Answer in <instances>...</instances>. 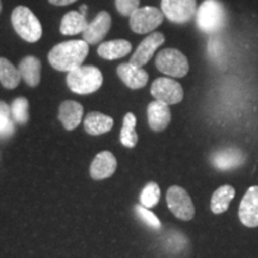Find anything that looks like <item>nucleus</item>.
Wrapping results in <instances>:
<instances>
[{
	"mask_svg": "<svg viewBox=\"0 0 258 258\" xmlns=\"http://www.w3.org/2000/svg\"><path fill=\"white\" fill-rule=\"evenodd\" d=\"M19 73L22 79L30 88H36L41 80V61L35 56H25L19 62Z\"/></svg>",
	"mask_w": 258,
	"mask_h": 258,
	"instance_id": "6ab92c4d",
	"label": "nucleus"
},
{
	"mask_svg": "<svg viewBox=\"0 0 258 258\" xmlns=\"http://www.w3.org/2000/svg\"><path fill=\"white\" fill-rule=\"evenodd\" d=\"M226 24V11L219 0H205L196 11V25L205 34H217Z\"/></svg>",
	"mask_w": 258,
	"mask_h": 258,
	"instance_id": "7ed1b4c3",
	"label": "nucleus"
},
{
	"mask_svg": "<svg viewBox=\"0 0 258 258\" xmlns=\"http://www.w3.org/2000/svg\"><path fill=\"white\" fill-rule=\"evenodd\" d=\"M211 161L215 169L218 170H233L245 163V154L239 148L228 147L215 152L212 156Z\"/></svg>",
	"mask_w": 258,
	"mask_h": 258,
	"instance_id": "ddd939ff",
	"label": "nucleus"
},
{
	"mask_svg": "<svg viewBox=\"0 0 258 258\" xmlns=\"http://www.w3.org/2000/svg\"><path fill=\"white\" fill-rule=\"evenodd\" d=\"M239 219L246 227H258V185L249 188L239 206Z\"/></svg>",
	"mask_w": 258,
	"mask_h": 258,
	"instance_id": "9b49d317",
	"label": "nucleus"
},
{
	"mask_svg": "<svg viewBox=\"0 0 258 258\" xmlns=\"http://www.w3.org/2000/svg\"><path fill=\"white\" fill-rule=\"evenodd\" d=\"M135 212H137L138 217L140 218L147 226L154 228V230H160L161 222L159 219L156 217V214L150 211V208L144 207V206L140 203V205L135 206Z\"/></svg>",
	"mask_w": 258,
	"mask_h": 258,
	"instance_id": "cd10ccee",
	"label": "nucleus"
},
{
	"mask_svg": "<svg viewBox=\"0 0 258 258\" xmlns=\"http://www.w3.org/2000/svg\"><path fill=\"white\" fill-rule=\"evenodd\" d=\"M111 28V16L109 12L102 11L93 18L88 28L83 31V40L89 44H96L101 42Z\"/></svg>",
	"mask_w": 258,
	"mask_h": 258,
	"instance_id": "f8f14e48",
	"label": "nucleus"
},
{
	"mask_svg": "<svg viewBox=\"0 0 258 258\" xmlns=\"http://www.w3.org/2000/svg\"><path fill=\"white\" fill-rule=\"evenodd\" d=\"M135 125H137V118H135L134 114H132V112L125 114L120 139L122 145L128 148L135 147V145L138 143V134L135 132Z\"/></svg>",
	"mask_w": 258,
	"mask_h": 258,
	"instance_id": "b1692460",
	"label": "nucleus"
},
{
	"mask_svg": "<svg viewBox=\"0 0 258 258\" xmlns=\"http://www.w3.org/2000/svg\"><path fill=\"white\" fill-rule=\"evenodd\" d=\"M224 44L217 37H213L208 41V55L212 60L219 61L224 55Z\"/></svg>",
	"mask_w": 258,
	"mask_h": 258,
	"instance_id": "c756f323",
	"label": "nucleus"
},
{
	"mask_svg": "<svg viewBox=\"0 0 258 258\" xmlns=\"http://www.w3.org/2000/svg\"><path fill=\"white\" fill-rule=\"evenodd\" d=\"M2 10H3V4H2V0H0V12H2Z\"/></svg>",
	"mask_w": 258,
	"mask_h": 258,
	"instance_id": "2f4dec72",
	"label": "nucleus"
},
{
	"mask_svg": "<svg viewBox=\"0 0 258 258\" xmlns=\"http://www.w3.org/2000/svg\"><path fill=\"white\" fill-rule=\"evenodd\" d=\"M117 74L122 82L129 89L133 90L143 89L148 82V74L146 71L143 70V67H138L131 62L121 63L117 67Z\"/></svg>",
	"mask_w": 258,
	"mask_h": 258,
	"instance_id": "4468645a",
	"label": "nucleus"
},
{
	"mask_svg": "<svg viewBox=\"0 0 258 258\" xmlns=\"http://www.w3.org/2000/svg\"><path fill=\"white\" fill-rule=\"evenodd\" d=\"M167 207L180 220L189 221L195 215V207L189 194L180 186L173 185L169 188L166 194Z\"/></svg>",
	"mask_w": 258,
	"mask_h": 258,
	"instance_id": "0eeeda50",
	"label": "nucleus"
},
{
	"mask_svg": "<svg viewBox=\"0 0 258 258\" xmlns=\"http://www.w3.org/2000/svg\"><path fill=\"white\" fill-rule=\"evenodd\" d=\"M151 93L157 101L167 105L178 104L184 97L182 85L171 78H158L154 80L151 86Z\"/></svg>",
	"mask_w": 258,
	"mask_h": 258,
	"instance_id": "1a4fd4ad",
	"label": "nucleus"
},
{
	"mask_svg": "<svg viewBox=\"0 0 258 258\" xmlns=\"http://www.w3.org/2000/svg\"><path fill=\"white\" fill-rule=\"evenodd\" d=\"M84 108L82 104L74 101H64L59 109V120L67 131H73L83 120Z\"/></svg>",
	"mask_w": 258,
	"mask_h": 258,
	"instance_id": "f3484780",
	"label": "nucleus"
},
{
	"mask_svg": "<svg viewBox=\"0 0 258 258\" xmlns=\"http://www.w3.org/2000/svg\"><path fill=\"white\" fill-rule=\"evenodd\" d=\"M164 42H165V37H164L161 32H152L139 44V47L135 50L133 56L131 57L129 62L138 67L145 66L148 61L152 59L153 54L156 53V50Z\"/></svg>",
	"mask_w": 258,
	"mask_h": 258,
	"instance_id": "9d476101",
	"label": "nucleus"
},
{
	"mask_svg": "<svg viewBox=\"0 0 258 258\" xmlns=\"http://www.w3.org/2000/svg\"><path fill=\"white\" fill-rule=\"evenodd\" d=\"M157 69L169 77L183 78L189 72L188 59L182 51L167 48L159 51L156 57Z\"/></svg>",
	"mask_w": 258,
	"mask_h": 258,
	"instance_id": "39448f33",
	"label": "nucleus"
},
{
	"mask_svg": "<svg viewBox=\"0 0 258 258\" xmlns=\"http://www.w3.org/2000/svg\"><path fill=\"white\" fill-rule=\"evenodd\" d=\"M235 196V189L231 185H222L215 190L211 200V209L214 214H222L230 207Z\"/></svg>",
	"mask_w": 258,
	"mask_h": 258,
	"instance_id": "4be33fe9",
	"label": "nucleus"
},
{
	"mask_svg": "<svg viewBox=\"0 0 258 258\" xmlns=\"http://www.w3.org/2000/svg\"><path fill=\"white\" fill-rule=\"evenodd\" d=\"M67 85L71 91L78 95H89L96 92L102 86V72L95 66H79L67 74Z\"/></svg>",
	"mask_w": 258,
	"mask_h": 258,
	"instance_id": "f03ea898",
	"label": "nucleus"
},
{
	"mask_svg": "<svg viewBox=\"0 0 258 258\" xmlns=\"http://www.w3.org/2000/svg\"><path fill=\"white\" fill-rule=\"evenodd\" d=\"M161 11L170 22L176 24L188 23L196 16V0H161Z\"/></svg>",
	"mask_w": 258,
	"mask_h": 258,
	"instance_id": "6e6552de",
	"label": "nucleus"
},
{
	"mask_svg": "<svg viewBox=\"0 0 258 258\" xmlns=\"http://www.w3.org/2000/svg\"><path fill=\"white\" fill-rule=\"evenodd\" d=\"M160 199V189L157 183L151 182L146 184V186L143 189L140 195V202L144 207L152 208L159 202Z\"/></svg>",
	"mask_w": 258,
	"mask_h": 258,
	"instance_id": "bb28decb",
	"label": "nucleus"
},
{
	"mask_svg": "<svg viewBox=\"0 0 258 258\" xmlns=\"http://www.w3.org/2000/svg\"><path fill=\"white\" fill-rule=\"evenodd\" d=\"M115 5L122 16L129 17L135 10L139 9L140 0H115Z\"/></svg>",
	"mask_w": 258,
	"mask_h": 258,
	"instance_id": "c85d7f7f",
	"label": "nucleus"
},
{
	"mask_svg": "<svg viewBox=\"0 0 258 258\" xmlns=\"http://www.w3.org/2000/svg\"><path fill=\"white\" fill-rule=\"evenodd\" d=\"M11 114L15 123L25 124L29 120V102L24 97H18L11 104Z\"/></svg>",
	"mask_w": 258,
	"mask_h": 258,
	"instance_id": "a878e982",
	"label": "nucleus"
},
{
	"mask_svg": "<svg viewBox=\"0 0 258 258\" xmlns=\"http://www.w3.org/2000/svg\"><path fill=\"white\" fill-rule=\"evenodd\" d=\"M12 27L24 41L37 42L42 36V25L27 6H17L11 15Z\"/></svg>",
	"mask_w": 258,
	"mask_h": 258,
	"instance_id": "20e7f679",
	"label": "nucleus"
},
{
	"mask_svg": "<svg viewBox=\"0 0 258 258\" xmlns=\"http://www.w3.org/2000/svg\"><path fill=\"white\" fill-rule=\"evenodd\" d=\"M164 21L163 11L153 6L139 8L129 16V25L135 34H148Z\"/></svg>",
	"mask_w": 258,
	"mask_h": 258,
	"instance_id": "423d86ee",
	"label": "nucleus"
},
{
	"mask_svg": "<svg viewBox=\"0 0 258 258\" xmlns=\"http://www.w3.org/2000/svg\"><path fill=\"white\" fill-rule=\"evenodd\" d=\"M15 132V121L12 118L11 106L0 101V138H9Z\"/></svg>",
	"mask_w": 258,
	"mask_h": 258,
	"instance_id": "393cba45",
	"label": "nucleus"
},
{
	"mask_svg": "<svg viewBox=\"0 0 258 258\" xmlns=\"http://www.w3.org/2000/svg\"><path fill=\"white\" fill-rule=\"evenodd\" d=\"M22 77L19 70L5 57H0V83L5 89L12 90L19 85Z\"/></svg>",
	"mask_w": 258,
	"mask_h": 258,
	"instance_id": "5701e85b",
	"label": "nucleus"
},
{
	"mask_svg": "<svg viewBox=\"0 0 258 258\" xmlns=\"http://www.w3.org/2000/svg\"><path fill=\"white\" fill-rule=\"evenodd\" d=\"M84 11L78 12V11H71L69 14H66L62 17V21H61L60 25V31L62 35H77L80 34L88 28L89 22L86 21V6H82Z\"/></svg>",
	"mask_w": 258,
	"mask_h": 258,
	"instance_id": "a211bd4d",
	"label": "nucleus"
},
{
	"mask_svg": "<svg viewBox=\"0 0 258 258\" xmlns=\"http://www.w3.org/2000/svg\"><path fill=\"white\" fill-rule=\"evenodd\" d=\"M148 124L152 131H164L171 122V111L169 105L160 101L151 102L147 106Z\"/></svg>",
	"mask_w": 258,
	"mask_h": 258,
	"instance_id": "2eb2a0df",
	"label": "nucleus"
},
{
	"mask_svg": "<svg viewBox=\"0 0 258 258\" xmlns=\"http://www.w3.org/2000/svg\"><path fill=\"white\" fill-rule=\"evenodd\" d=\"M132 50L131 42L125 40H114L103 42L98 47V55L105 60H117L128 55Z\"/></svg>",
	"mask_w": 258,
	"mask_h": 258,
	"instance_id": "aec40b11",
	"label": "nucleus"
},
{
	"mask_svg": "<svg viewBox=\"0 0 258 258\" xmlns=\"http://www.w3.org/2000/svg\"><path fill=\"white\" fill-rule=\"evenodd\" d=\"M51 5L55 6H66L70 4H73V3L78 2V0H48Z\"/></svg>",
	"mask_w": 258,
	"mask_h": 258,
	"instance_id": "7c9ffc66",
	"label": "nucleus"
},
{
	"mask_svg": "<svg viewBox=\"0 0 258 258\" xmlns=\"http://www.w3.org/2000/svg\"><path fill=\"white\" fill-rule=\"evenodd\" d=\"M89 54V43L84 40L67 41L56 44L48 54L51 67L61 72H70L82 66Z\"/></svg>",
	"mask_w": 258,
	"mask_h": 258,
	"instance_id": "f257e3e1",
	"label": "nucleus"
},
{
	"mask_svg": "<svg viewBox=\"0 0 258 258\" xmlns=\"http://www.w3.org/2000/svg\"><path fill=\"white\" fill-rule=\"evenodd\" d=\"M114 125V120L110 116H106L101 112H90L84 121L86 133L90 135H102L111 131Z\"/></svg>",
	"mask_w": 258,
	"mask_h": 258,
	"instance_id": "412c9836",
	"label": "nucleus"
},
{
	"mask_svg": "<svg viewBox=\"0 0 258 258\" xmlns=\"http://www.w3.org/2000/svg\"><path fill=\"white\" fill-rule=\"evenodd\" d=\"M117 161L112 153L104 151L98 153L93 159L91 167H90V175L93 179H105L111 175H114Z\"/></svg>",
	"mask_w": 258,
	"mask_h": 258,
	"instance_id": "dca6fc26",
	"label": "nucleus"
}]
</instances>
